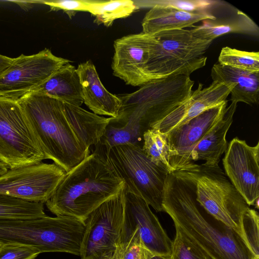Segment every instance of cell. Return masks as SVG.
<instances>
[{"instance_id":"6da1fadb","label":"cell","mask_w":259,"mask_h":259,"mask_svg":"<svg viewBox=\"0 0 259 259\" xmlns=\"http://www.w3.org/2000/svg\"><path fill=\"white\" fill-rule=\"evenodd\" d=\"M194 84L189 75L173 74L117 95L121 102L118 115L111 117L100 142L108 147L131 144L142 148L144 133L187 100Z\"/></svg>"},{"instance_id":"7a4b0ae2","label":"cell","mask_w":259,"mask_h":259,"mask_svg":"<svg viewBox=\"0 0 259 259\" xmlns=\"http://www.w3.org/2000/svg\"><path fill=\"white\" fill-rule=\"evenodd\" d=\"M162 205L175 227L215 259H256L231 229L213 226L200 211L195 186L175 172L165 181Z\"/></svg>"},{"instance_id":"3957f363","label":"cell","mask_w":259,"mask_h":259,"mask_svg":"<svg viewBox=\"0 0 259 259\" xmlns=\"http://www.w3.org/2000/svg\"><path fill=\"white\" fill-rule=\"evenodd\" d=\"M124 187L123 181L93 153L65 173L46 204L56 216L84 222L95 209Z\"/></svg>"},{"instance_id":"277c9868","label":"cell","mask_w":259,"mask_h":259,"mask_svg":"<svg viewBox=\"0 0 259 259\" xmlns=\"http://www.w3.org/2000/svg\"><path fill=\"white\" fill-rule=\"evenodd\" d=\"M18 100L46 159L67 172L90 155L72 130L62 101L35 92Z\"/></svg>"},{"instance_id":"5b68a950","label":"cell","mask_w":259,"mask_h":259,"mask_svg":"<svg viewBox=\"0 0 259 259\" xmlns=\"http://www.w3.org/2000/svg\"><path fill=\"white\" fill-rule=\"evenodd\" d=\"M97 155L124 183V190L144 200L156 211H164L163 191L169 172L156 164L142 147L127 144L108 147L98 143Z\"/></svg>"},{"instance_id":"8992f818","label":"cell","mask_w":259,"mask_h":259,"mask_svg":"<svg viewBox=\"0 0 259 259\" xmlns=\"http://www.w3.org/2000/svg\"><path fill=\"white\" fill-rule=\"evenodd\" d=\"M84 222L67 216L0 219V241L28 245L41 253L62 252L80 255Z\"/></svg>"},{"instance_id":"52a82bcc","label":"cell","mask_w":259,"mask_h":259,"mask_svg":"<svg viewBox=\"0 0 259 259\" xmlns=\"http://www.w3.org/2000/svg\"><path fill=\"white\" fill-rule=\"evenodd\" d=\"M174 172L191 180L201 207L242 240V222L250 207L219 166L194 163Z\"/></svg>"},{"instance_id":"ba28073f","label":"cell","mask_w":259,"mask_h":259,"mask_svg":"<svg viewBox=\"0 0 259 259\" xmlns=\"http://www.w3.org/2000/svg\"><path fill=\"white\" fill-rule=\"evenodd\" d=\"M157 42L144 72L148 81L173 74L190 75L204 67L203 54L212 41L201 39L186 29L163 31L153 35Z\"/></svg>"},{"instance_id":"9c48e42d","label":"cell","mask_w":259,"mask_h":259,"mask_svg":"<svg viewBox=\"0 0 259 259\" xmlns=\"http://www.w3.org/2000/svg\"><path fill=\"white\" fill-rule=\"evenodd\" d=\"M45 159L18 100L0 97V162L12 169Z\"/></svg>"},{"instance_id":"30bf717a","label":"cell","mask_w":259,"mask_h":259,"mask_svg":"<svg viewBox=\"0 0 259 259\" xmlns=\"http://www.w3.org/2000/svg\"><path fill=\"white\" fill-rule=\"evenodd\" d=\"M123 212L124 188L84 221L81 259H118Z\"/></svg>"},{"instance_id":"8fae6325","label":"cell","mask_w":259,"mask_h":259,"mask_svg":"<svg viewBox=\"0 0 259 259\" xmlns=\"http://www.w3.org/2000/svg\"><path fill=\"white\" fill-rule=\"evenodd\" d=\"M70 61L48 49L31 55H21L0 74V97L18 100L33 92Z\"/></svg>"},{"instance_id":"7c38bea8","label":"cell","mask_w":259,"mask_h":259,"mask_svg":"<svg viewBox=\"0 0 259 259\" xmlns=\"http://www.w3.org/2000/svg\"><path fill=\"white\" fill-rule=\"evenodd\" d=\"M65 173L54 163L42 162L8 169L0 176V194L44 203L53 195Z\"/></svg>"},{"instance_id":"4fadbf2b","label":"cell","mask_w":259,"mask_h":259,"mask_svg":"<svg viewBox=\"0 0 259 259\" xmlns=\"http://www.w3.org/2000/svg\"><path fill=\"white\" fill-rule=\"evenodd\" d=\"M134 232L138 233L145 246L154 254L170 256L172 240L149 205L141 198L124 189V212L120 251Z\"/></svg>"},{"instance_id":"5bb4252c","label":"cell","mask_w":259,"mask_h":259,"mask_svg":"<svg viewBox=\"0 0 259 259\" xmlns=\"http://www.w3.org/2000/svg\"><path fill=\"white\" fill-rule=\"evenodd\" d=\"M223 159L225 175L249 206L258 208L259 142L254 146L237 137L228 144Z\"/></svg>"},{"instance_id":"9a60e30c","label":"cell","mask_w":259,"mask_h":259,"mask_svg":"<svg viewBox=\"0 0 259 259\" xmlns=\"http://www.w3.org/2000/svg\"><path fill=\"white\" fill-rule=\"evenodd\" d=\"M228 101L209 108L166 134L170 150L169 164L174 172L193 164L191 155L196 145L224 115Z\"/></svg>"},{"instance_id":"2e32d148","label":"cell","mask_w":259,"mask_h":259,"mask_svg":"<svg viewBox=\"0 0 259 259\" xmlns=\"http://www.w3.org/2000/svg\"><path fill=\"white\" fill-rule=\"evenodd\" d=\"M157 42L154 35L143 32L115 40L111 64L113 75L134 87L148 82L144 69Z\"/></svg>"},{"instance_id":"e0dca14e","label":"cell","mask_w":259,"mask_h":259,"mask_svg":"<svg viewBox=\"0 0 259 259\" xmlns=\"http://www.w3.org/2000/svg\"><path fill=\"white\" fill-rule=\"evenodd\" d=\"M234 86L232 82L214 80L208 87L203 88V84L199 83L187 100L157 122L153 128L162 134H167L205 110L226 101Z\"/></svg>"},{"instance_id":"ac0fdd59","label":"cell","mask_w":259,"mask_h":259,"mask_svg":"<svg viewBox=\"0 0 259 259\" xmlns=\"http://www.w3.org/2000/svg\"><path fill=\"white\" fill-rule=\"evenodd\" d=\"M76 71L80 79L83 103L93 113L115 118L121 102L103 85L91 60L78 64Z\"/></svg>"},{"instance_id":"d6986e66","label":"cell","mask_w":259,"mask_h":259,"mask_svg":"<svg viewBox=\"0 0 259 259\" xmlns=\"http://www.w3.org/2000/svg\"><path fill=\"white\" fill-rule=\"evenodd\" d=\"M215 18L205 11L188 12L154 5L142 20V32L153 35L163 31L193 27L200 21Z\"/></svg>"},{"instance_id":"ffe728a7","label":"cell","mask_w":259,"mask_h":259,"mask_svg":"<svg viewBox=\"0 0 259 259\" xmlns=\"http://www.w3.org/2000/svg\"><path fill=\"white\" fill-rule=\"evenodd\" d=\"M213 81L232 82L231 102L257 104L259 98V71H251L216 63L211 70Z\"/></svg>"},{"instance_id":"44dd1931","label":"cell","mask_w":259,"mask_h":259,"mask_svg":"<svg viewBox=\"0 0 259 259\" xmlns=\"http://www.w3.org/2000/svg\"><path fill=\"white\" fill-rule=\"evenodd\" d=\"M67 119L85 150L97 145L104 136L111 117H104L90 112L80 106L64 103Z\"/></svg>"},{"instance_id":"7402d4cb","label":"cell","mask_w":259,"mask_h":259,"mask_svg":"<svg viewBox=\"0 0 259 259\" xmlns=\"http://www.w3.org/2000/svg\"><path fill=\"white\" fill-rule=\"evenodd\" d=\"M237 106V103L231 102L221 120L196 145L191 155L193 162L201 160L205 161L203 163L205 165L219 166L220 158L228 145L226 136L233 122Z\"/></svg>"},{"instance_id":"603a6c76","label":"cell","mask_w":259,"mask_h":259,"mask_svg":"<svg viewBox=\"0 0 259 259\" xmlns=\"http://www.w3.org/2000/svg\"><path fill=\"white\" fill-rule=\"evenodd\" d=\"M33 92L73 105L80 106L83 103L76 68L69 63L60 67Z\"/></svg>"},{"instance_id":"cb8c5ba5","label":"cell","mask_w":259,"mask_h":259,"mask_svg":"<svg viewBox=\"0 0 259 259\" xmlns=\"http://www.w3.org/2000/svg\"><path fill=\"white\" fill-rule=\"evenodd\" d=\"M192 34L201 39L213 41L229 33H240L254 36L259 35V27L248 16L238 11L229 17L203 21L201 25L193 26Z\"/></svg>"},{"instance_id":"d4e9b609","label":"cell","mask_w":259,"mask_h":259,"mask_svg":"<svg viewBox=\"0 0 259 259\" xmlns=\"http://www.w3.org/2000/svg\"><path fill=\"white\" fill-rule=\"evenodd\" d=\"M136 8L130 0L91 1L88 12L95 17V23L109 27L116 19L130 16Z\"/></svg>"},{"instance_id":"484cf974","label":"cell","mask_w":259,"mask_h":259,"mask_svg":"<svg viewBox=\"0 0 259 259\" xmlns=\"http://www.w3.org/2000/svg\"><path fill=\"white\" fill-rule=\"evenodd\" d=\"M142 150L157 165L169 173L174 170L169 164L170 150L166 134L155 128H150L143 135Z\"/></svg>"},{"instance_id":"4316f807","label":"cell","mask_w":259,"mask_h":259,"mask_svg":"<svg viewBox=\"0 0 259 259\" xmlns=\"http://www.w3.org/2000/svg\"><path fill=\"white\" fill-rule=\"evenodd\" d=\"M44 203L0 194V219H32L46 216Z\"/></svg>"},{"instance_id":"83f0119b","label":"cell","mask_w":259,"mask_h":259,"mask_svg":"<svg viewBox=\"0 0 259 259\" xmlns=\"http://www.w3.org/2000/svg\"><path fill=\"white\" fill-rule=\"evenodd\" d=\"M218 63L248 71H259V52L244 51L225 47L220 52Z\"/></svg>"},{"instance_id":"f1b7e54d","label":"cell","mask_w":259,"mask_h":259,"mask_svg":"<svg viewBox=\"0 0 259 259\" xmlns=\"http://www.w3.org/2000/svg\"><path fill=\"white\" fill-rule=\"evenodd\" d=\"M172 241L170 259H215L187 237L178 228Z\"/></svg>"},{"instance_id":"f546056e","label":"cell","mask_w":259,"mask_h":259,"mask_svg":"<svg viewBox=\"0 0 259 259\" xmlns=\"http://www.w3.org/2000/svg\"><path fill=\"white\" fill-rule=\"evenodd\" d=\"M258 225L257 211L249 208L245 213L242 222V240L247 249L256 259H259Z\"/></svg>"},{"instance_id":"4dcf8cb0","label":"cell","mask_w":259,"mask_h":259,"mask_svg":"<svg viewBox=\"0 0 259 259\" xmlns=\"http://www.w3.org/2000/svg\"><path fill=\"white\" fill-rule=\"evenodd\" d=\"M154 255L145 246L138 233L134 232L122 247L118 259H151Z\"/></svg>"},{"instance_id":"1f68e13d","label":"cell","mask_w":259,"mask_h":259,"mask_svg":"<svg viewBox=\"0 0 259 259\" xmlns=\"http://www.w3.org/2000/svg\"><path fill=\"white\" fill-rule=\"evenodd\" d=\"M40 253L33 246L8 242L4 243L0 249V259H34Z\"/></svg>"},{"instance_id":"d6a6232c","label":"cell","mask_w":259,"mask_h":259,"mask_svg":"<svg viewBox=\"0 0 259 259\" xmlns=\"http://www.w3.org/2000/svg\"><path fill=\"white\" fill-rule=\"evenodd\" d=\"M215 3V1H212L161 0L152 1L150 4L151 7L157 5L185 11L196 12L204 11L214 5Z\"/></svg>"},{"instance_id":"836d02e7","label":"cell","mask_w":259,"mask_h":259,"mask_svg":"<svg viewBox=\"0 0 259 259\" xmlns=\"http://www.w3.org/2000/svg\"><path fill=\"white\" fill-rule=\"evenodd\" d=\"M52 10H63L70 19L78 11L88 12L91 0H54L42 1Z\"/></svg>"},{"instance_id":"e575fe53","label":"cell","mask_w":259,"mask_h":259,"mask_svg":"<svg viewBox=\"0 0 259 259\" xmlns=\"http://www.w3.org/2000/svg\"><path fill=\"white\" fill-rule=\"evenodd\" d=\"M13 58L0 54V74L12 62Z\"/></svg>"},{"instance_id":"d590c367","label":"cell","mask_w":259,"mask_h":259,"mask_svg":"<svg viewBox=\"0 0 259 259\" xmlns=\"http://www.w3.org/2000/svg\"><path fill=\"white\" fill-rule=\"evenodd\" d=\"M8 168L3 163L0 162V176L6 172Z\"/></svg>"},{"instance_id":"8d00e7d4","label":"cell","mask_w":259,"mask_h":259,"mask_svg":"<svg viewBox=\"0 0 259 259\" xmlns=\"http://www.w3.org/2000/svg\"><path fill=\"white\" fill-rule=\"evenodd\" d=\"M151 259H170V256L154 255Z\"/></svg>"},{"instance_id":"74e56055","label":"cell","mask_w":259,"mask_h":259,"mask_svg":"<svg viewBox=\"0 0 259 259\" xmlns=\"http://www.w3.org/2000/svg\"><path fill=\"white\" fill-rule=\"evenodd\" d=\"M3 244H4V243H3L2 242L0 241V249L2 247Z\"/></svg>"}]
</instances>
